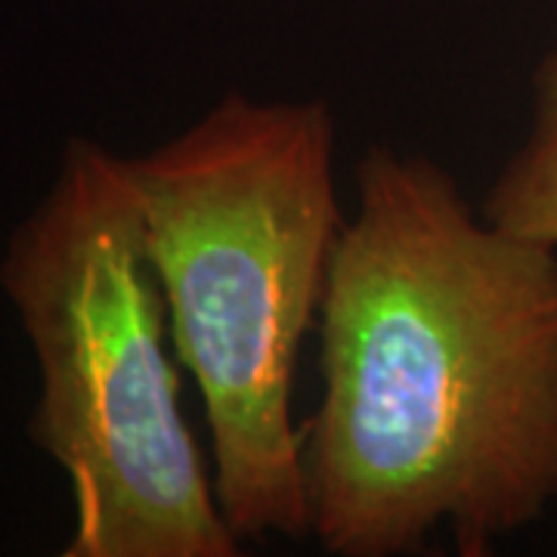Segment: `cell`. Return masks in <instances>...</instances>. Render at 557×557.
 Returning <instances> with one entry per match:
<instances>
[{"instance_id": "1", "label": "cell", "mask_w": 557, "mask_h": 557, "mask_svg": "<svg viewBox=\"0 0 557 557\" xmlns=\"http://www.w3.org/2000/svg\"><path fill=\"white\" fill-rule=\"evenodd\" d=\"M310 536L483 557L557 498V248L474 211L437 161L369 146L319 310Z\"/></svg>"}, {"instance_id": "2", "label": "cell", "mask_w": 557, "mask_h": 557, "mask_svg": "<svg viewBox=\"0 0 557 557\" xmlns=\"http://www.w3.org/2000/svg\"><path fill=\"white\" fill-rule=\"evenodd\" d=\"M124 168L174 350L201 394L223 518L242 542L310 536L292 399L347 223L332 109L226 94Z\"/></svg>"}, {"instance_id": "3", "label": "cell", "mask_w": 557, "mask_h": 557, "mask_svg": "<svg viewBox=\"0 0 557 557\" xmlns=\"http://www.w3.org/2000/svg\"><path fill=\"white\" fill-rule=\"evenodd\" d=\"M0 288L38 362L28 434L75 505L62 555H242L180 406L183 366L124 156L69 139L7 242Z\"/></svg>"}, {"instance_id": "4", "label": "cell", "mask_w": 557, "mask_h": 557, "mask_svg": "<svg viewBox=\"0 0 557 557\" xmlns=\"http://www.w3.org/2000/svg\"><path fill=\"white\" fill-rule=\"evenodd\" d=\"M483 218L557 248V47L533 72V124L486 189Z\"/></svg>"}]
</instances>
